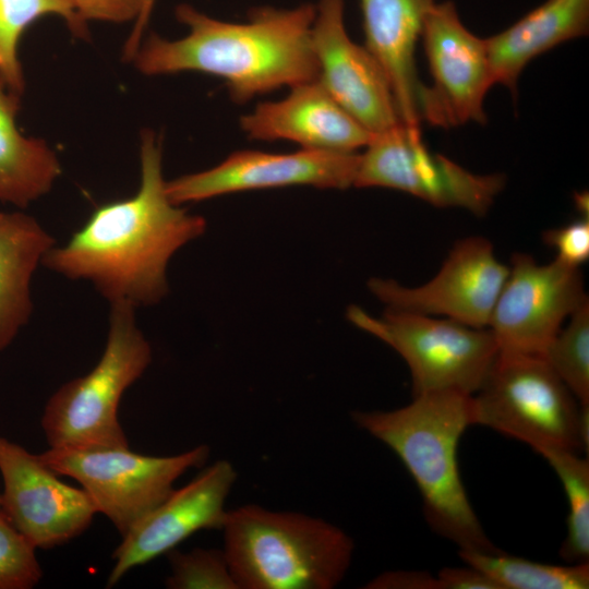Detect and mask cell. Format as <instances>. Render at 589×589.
Here are the masks:
<instances>
[{"label": "cell", "instance_id": "obj_1", "mask_svg": "<svg viewBox=\"0 0 589 589\" xmlns=\"http://www.w3.org/2000/svg\"><path fill=\"white\" fill-rule=\"evenodd\" d=\"M141 183L131 197L99 205L43 265L72 280H87L109 302L153 305L168 293L173 254L206 230L204 217L172 203L163 176L160 137L144 130Z\"/></svg>", "mask_w": 589, "mask_h": 589}, {"label": "cell", "instance_id": "obj_2", "mask_svg": "<svg viewBox=\"0 0 589 589\" xmlns=\"http://www.w3.org/2000/svg\"><path fill=\"white\" fill-rule=\"evenodd\" d=\"M315 11L310 3L259 7L245 22L232 23L182 3L176 16L189 33L175 40L151 34L132 60L145 75L196 71L221 77L231 99L243 104L283 86L317 80L311 41Z\"/></svg>", "mask_w": 589, "mask_h": 589}, {"label": "cell", "instance_id": "obj_3", "mask_svg": "<svg viewBox=\"0 0 589 589\" xmlns=\"http://www.w3.org/2000/svg\"><path fill=\"white\" fill-rule=\"evenodd\" d=\"M471 396L433 392L389 411H353L354 423L389 447L416 482L430 527L459 550L498 553L464 488L457 448L472 425Z\"/></svg>", "mask_w": 589, "mask_h": 589}, {"label": "cell", "instance_id": "obj_4", "mask_svg": "<svg viewBox=\"0 0 589 589\" xmlns=\"http://www.w3.org/2000/svg\"><path fill=\"white\" fill-rule=\"evenodd\" d=\"M221 530L239 589H332L354 549L344 530L322 518L259 505L227 510Z\"/></svg>", "mask_w": 589, "mask_h": 589}, {"label": "cell", "instance_id": "obj_5", "mask_svg": "<svg viewBox=\"0 0 589 589\" xmlns=\"http://www.w3.org/2000/svg\"><path fill=\"white\" fill-rule=\"evenodd\" d=\"M134 309L110 303L100 359L87 374L64 383L48 399L41 426L50 448L129 447L118 418L119 404L152 361V348L136 324Z\"/></svg>", "mask_w": 589, "mask_h": 589}, {"label": "cell", "instance_id": "obj_6", "mask_svg": "<svg viewBox=\"0 0 589 589\" xmlns=\"http://www.w3.org/2000/svg\"><path fill=\"white\" fill-rule=\"evenodd\" d=\"M472 425L549 450H585L581 408L542 356L497 354L471 396Z\"/></svg>", "mask_w": 589, "mask_h": 589}, {"label": "cell", "instance_id": "obj_7", "mask_svg": "<svg viewBox=\"0 0 589 589\" xmlns=\"http://www.w3.org/2000/svg\"><path fill=\"white\" fill-rule=\"evenodd\" d=\"M347 315L405 360L413 396L446 390L473 395L498 354L488 327L392 309L373 317L356 305L348 309Z\"/></svg>", "mask_w": 589, "mask_h": 589}, {"label": "cell", "instance_id": "obj_8", "mask_svg": "<svg viewBox=\"0 0 589 589\" xmlns=\"http://www.w3.org/2000/svg\"><path fill=\"white\" fill-rule=\"evenodd\" d=\"M38 456L57 474L76 480L122 537L167 497L179 477L206 461L209 448L199 445L172 456L129 447L49 448Z\"/></svg>", "mask_w": 589, "mask_h": 589}, {"label": "cell", "instance_id": "obj_9", "mask_svg": "<svg viewBox=\"0 0 589 589\" xmlns=\"http://www.w3.org/2000/svg\"><path fill=\"white\" fill-rule=\"evenodd\" d=\"M501 173L477 175L431 152L419 125L402 122L372 134L359 155L353 187L387 188L437 207H459L483 216L503 190Z\"/></svg>", "mask_w": 589, "mask_h": 589}, {"label": "cell", "instance_id": "obj_10", "mask_svg": "<svg viewBox=\"0 0 589 589\" xmlns=\"http://www.w3.org/2000/svg\"><path fill=\"white\" fill-rule=\"evenodd\" d=\"M586 301L579 267L538 264L515 253L489 326L500 353L544 356L564 322Z\"/></svg>", "mask_w": 589, "mask_h": 589}, {"label": "cell", "instance_id": "obj_11", "mask_svg": "<svg viewBox=\"0 0 589 589\" xmlns=\"http://www.w3.org/2000/svg\"><path fill=\"white\" fill-rule=\"evenodd\" d=\"M421 39L432 76L420 93L421 120L442 128L484 123V98L494 85L485 39L465 26L453 1L434 5Z\"/></svg>", "mask_w": 589, "mask_h": 589}, {"label": "cell", "instance_id": "obj_12", "mask_svg": "<svg viewBox=\"0 0 589 589\" xmlns=\"http://www.w3.org/2000/svg\"><path fill=\"white\" fill-rule=\"evenodd\" d=\"M509 266L482 237L456 242L438 273L428 283L406 287L371 278L368 288L387 309L442 316L473 327H488Z\"/></svg>", "mask_w": 589, "mask_h": 589}, {"label": "cell", "instance_id": "obj_13", "mask_svg": "<svg viewBox=\"0 0 589 589\" xmlns=\"http://www.w3.org/2000/svg\"><path fill=\"white\" fill-rule=\"evenodd\" d=\"M1 512L36 549L85 531L97 510L82 489L62 482L38 456L0 436Z\"/></svg>", "mask_w": 589, "mask_h": 589}, {"label": "cell", "instance_id": "obj_14", "mask_svg": "<svg viewBox=\"0 0 589 589\" xmlns=\"http://www.w3.org/2000/svg\"><path fill=\"white\" fill-rule=\"evenodd\" d=\"M359 154L302 148L289 154L240 151L217 166L166 182V192L177 205L224 194L311 185L344 190L353 187Z\"/></svg>", "mask_w": 589, "mask_h": 589}, {"label": "cell", "instance_id": "obj_15", "mask_svg": "<svg viewBox=\"0 0 589 589\" xmlns=\"http://www.w3.org/2000/svg\"><path fill=\"white\" fill-rule=\"evenodd\" d=\"M344 0H320L311 31L317 80L370 133L400 121L387 76L371 51L348 35Z\"/></svg>", "mask_w": 589, "mask_h": 589}, {"label": "cell", "instance_id": "obj_16", "mask_svg": "<svg viewBox=\"0 0 589 589\" xmlns=\"http://www.w3.org/2000/svg\"><path fill=\"white\" fill-rule=\"evenodd\" d=\"M237 472L227 460H218L184 486L172 490L151 513L133 526L115 550V565L107 586L116 585L128 572L167 554L202 529H221L226 500Z\"/></svg>", "mask_w": 589, "mask_h": 589}, {"label": "cell", "instance_id": "obj_17", "mask_svg": "<svg viewBox=\"0 0 589 589\" xmlns=\"http://www.w3.org/2000/svg\"><path fill=\"white\" fill-rule=\"evenodd\" d=\"M252 140H288L305 149L356 153L372 133L329 95L318 80L290 87L277 101L259 104L240 118Z\"/></svg>", "mask_w": 589, "mask_h": 589}, {"label": "cell", "instance_id": "obj_18", "mask_svg": "<svg viewBox=\"0 0 589 589\" xmlns=\"http://www.w3.org/2000/svg\"><path fill=\"white\" fill-rule=\"evenodd\" d=\"M437 0H360L365 47L382 65L400 121L419 125V81L414 51L424 22Z\"/></svg>", "mask_w": 589, "mask_h": 589}, {"label": "cell", "instance_id": "obj_19", "mask_svg": "<svg viewBox=\"0 0 589 589\" xmlns=\"http://www.w3.org/2000/svg\"><path fill=\"white\" fill-rule=\"evenodd\" d=\"M589 28V0H545L504 31L485 39L493 84L517 93L518 79L539 55Z\"/></svg>", "mask_w": 589, "mask_h": 589}, {"label": "cell", "instance_id": "obj_20", "mask_svg": "<svg viewBox=\"0 0 589 589\" xmlns=\"http://www.w3.org/2000/svg\"><path fill=\"white\" fill-rule=\"evenodd\" d=\"M55 239L31 215L0 213V350H4L33 313L31 283Z\"/></svg>", "mask_w": 589, "mask_h": 589}, {"label": "cell", "instance_id": "obj_21", "mask_svg": "<svg viewBox=\"0 0 589 589\" xmlns=\"http://www.w3.org/2000/svg\"><path fill=\"white\" fill-rule=\"evenodd\" d=\"M20 106L0 79V201L25 208L51 190L61 165L44 140L20 132Z\"/></svg>", "mask_w": 589, "mask_h": 589}, {"label": "cell", "instance_id": "obj_22", "mask_svg": "<svg viewBox=\"0 0 589 589\" xmlns=\"http://www.w3.org/2000/svg\"><path fill=\"white\" fill-rule=\"evenodd\" d=\"M57 15L64 20L73 36L86 38V22L68 0H0V79L14 95L22 97L24 73L19 60V41L36 20Z\"/></svg>", "mask_w": 589, "mask_h": 589}, {"label": "cell", "instance_id": "obj_23", "mask_svg": "<svg viewBox=\"0 0 589 589\" xmlns=\"http://www.w3.org/2000/svg\"><path fill=\"white\" fill-rule=\"evenodd\" d=\"M460 558L495 581L501 589H587L589 563L552 565L512 556L459 550Z\"/></svg>", "mask_w": 589, "mask_h": 589}, {"label": "cell", "instance_id": "obj_24", "mask_svg": "<svg viewBox=\"0 0 589 589\" xmlns=\"http://www.w3.org/2000/svg\"><path fill=\"white\" fill-rule=\"evenodd\" d=\"M561 480L567 502V533L560 555L569 564L589 562V460L568 450L541 455Z\"/></svg>", "mask_w": 589, "mask_h": 589}, {"label": "cell", "instance_id": "obj_25", "mask_svg": "<svg viewBox=\"0 0 589 589\" xmlns=\"http://www.w3.org/2000/svg\"><path fill=\"white\" fill-rule=\"evenodd\" d=\"M543 358L580 406H589V300L568 318Z\"/></svg>", "mask_w": 589, "mask_h": 589}, {"label": "cell", "instance_id": "obj_26", "mask_svg": "<svg viewBox=\"0 0 589 589\" xmlns=\"http://www.w3.org/2000/svg\"><path fill=\"white\" fill-rule=\"evenodd\" d=\"M171 574L166 586L171 589H239L224 550L193 549L188 553L175 549L167 553Z\"/></svg>", "mask_w": 589, "mask_h": 589}, {"label": "cell", "instance_id": "obj_27", "mask_svg": "<svg viewBox=\"0 0 589 589\" xmlns=\"http://www.w3.org/2000/svg\"><path fill=\"white\" fill-rule=\"evenodd\" d=\"M35 550L0 509V589H29L39 582L43 570Z\"/></svg>", "mask_w": 589, "mask_h": 589}, {"label": "cell", "instance_id": "obj_28", "mask_svg": "<svg viewBox=\"0 0 589 589\" xmlns=\"http://www.w3.org/2000/svg\"><path fill=\"white\" fill-rule=\"evenodd\" d=\"M543 242L556 252V260L580 267L589 259V217H580L542 235Z\"/></svg>", "mask_w": 589, "mask_h": 589}, {"label": "cell", "instance_id": "obj_29", "mask_svg": "<svg viewBox=\"0 0 589 589\" xmlns=\"http://www.w3.org/2000/svg\"><path fill=\"white\" fill-rule=\"evenodd\" d=\"M79 16L111 23L136 21L141 15L145 0H68Z\"/></svg>", "mask_w": 589, "mask_h": 589}, {"label": "cell", "instance_id": "obj_30", "mask_svg": "<svg viewBox=\"0 0 589 589\" xmlns=\"http://www.w3.org/2000/svg\"><path fill=\"white\" fill-rule=\"evenodd\" d=\"M369 589H440L437 577L421 570L386 572L364 586Z\"/></svg>", "mask_w": 589, "mask_h": 589}, {"label": "cell", "instance_id": "obj_31", "mask_svg": "<svg viewBox=\"0 0 589 589\" xmlns=\"http://www.w3.org/2000/svg\"><path fill=\"white\" fill-rule=\"evenodd\" d=\"M440 589H501L483 572L467 567H444L436 576Z\"/></svg>", "mask_w": 589, "mask_h": 589}, {"label": "cell", "instance_id": "obj_32", "mask_svg": "<svg viewBox=\"0 0 589 589\" xmlns=\"http://www.w3.org/2000/svg\"><path fill=\"white\" fill-rule=\"evenodd\" d=\"M155 1L156 0H145L143 11L139 19L134 22V27L123 48V58L128 61L133 59L142 43L143 33L151 17Z\"/></svg>", "mask_w": 589, "mask_h": 589}, {"label": "cell", "instance_id": "obj_33", "mask_svg": "<svg viewBox=\"0 0 589 589\" xmlns=\"http://www.w3.org/2000/svg\"><path fill=\"white\" fill-rule=\"evenodd\" d=\"M576 207L581 213V217H588L589 212H588V195H587V193L585 194V192H584L581 194L576 195Z\"/></svg>", "mask_w": 589, "mask_h": 589}, {"label": "cell", "instance_id": "obj_34", "mask_svg": "<svg viewBox=\"0 0 589 589\" xmlns=\"http://www.w3.org/2000/svg\"><path fill=\"white\" fill-rule=\"evenodd\" d=\"M0 506H1V493H0ZM1 509V508H0Z\"/></svg>", "mask_w": 589, "mask_h": 589}]
</instances>
